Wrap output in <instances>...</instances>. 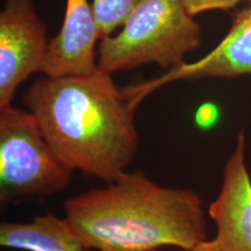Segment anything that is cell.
I'll use <instances>...</instances> for the list:
<instances>
[{
  "instance_id": "obj_1",
  "label": "cell",
  "mask_w": 251,
  "mask_h": 251,
  "mask_svg": "<svg viewBox=\"0 0 251 251\" xmlns=\"http://www.w3.org/2000/svg\"><path fill=\"white\" fill-rule=\"evenodd\" d=\"M54 152L72 171L118 179L139 151L135 108L112 75L42 77L23 97Z\"/></svg>"
},
{
  "instance_id": "obj_2",
  "label": "cell",
  "mask_w": 251,
  "mask_h": 251,
  "mask_svg": "<svg viewBox=\"0 0 251 251\" xmlns=\"http://www.w3.org/2000/svg\"><path fill=\"white\" fill-rule=\"evenodd\" d=\"M64 219L89 249L190 250L207 241L206 212L193 190L161 186L141 171L64 202Z\"/></svg>"
},
{
  "instance_id": "obj_3",
  "label": "cell",
  "mask_w": 251,
  "mask_h": 251,
  "mask_svg": "<svg viewBox=\"0 0 251 251\" xmlns=\"http://www.w3.org/2000/svg\"><path fill=\"white\" fill-rule=\"evenodd\" d=\"M200 43L201 26L180 0H143L117 35L99 41L97 68L109 75L150 63L175 69Z\"/></svg>"
},
{
  "instance_id": "obj_4",
  "label": "cell",
  "mask_w": 251,
  "mask_h": 251,
  "mask_svg": "<svg viewBox=\"0 0 251 251\" xmlns=\"http://www.w3.org/2000/svg\"><path fill=\"white\" fill-rule=\"evenodd\" d=\"M72 172L29 111L13 106L0 109V201L54 196L68 186Z\"/></svg>"
},
{
  "instance_id": "obj_5",
  "label": "cell",
  "mask_w": 251,
  "mask_h": 251,
  "mask_svg": "<svg viewBox=\"0 0 251 251\" xmlns=\"http://www.w3.org/2000/svg\"><path fill=\"white\" fill-rule=\"evenodd\" d=\"M48 46L33 0H6L0 12V109L12 106L18 87L41 72Z\"/></svg>"
},
{
  "instance_id": "obj_6",
  "label": "cell",
  "mask_w": 251,
  "mask_h": 251,
  "mask_svg": "<svg viewBox=\"0 0 251 251\" xmlns=\"http://www.w3.org/2000/svg\"><path fill=\"white\" fill-rule=\"evenodd\" d=\"M251 75V0L234 15L228 34L211 52L199 61L171 69L164 76L125 89L131 103H139L164 84L179 79L235 78Z\"/></svg>"
},
{
  "instance_id": "obj_7",
  "label": "cell",
  "mask_w": 251,
  "mask_h": 251,
  "mask_svg": "<svg viewBox=\"0 0 251 251\" xmlns=\"http://www.w3.org/2000/svg\"><path fill=\"white\" fill-rule=\"evenodd\" d=\"M222 177L221 190L208 207L216 228L212 241L216 251H251V177L243 131L238 134Z\"/></svg>"
},
{
  "instance_id": "obj_8",
  "label": "cell",
  "mask_w": 251,
  "mask_h": 251,
  "mask_svg": "<svg viewBox=\"0 0 251 251\" xmlns=\"http://www.w3.org/2000/svg\"><path fill=\"white\" fill-rule=\"evenodd\" d=\"M100 34L89 0H67L64 20L57 35L49 40L41 72L47 77L89 75L97 70Z\"/></svg>"
},
{
  "instance_id": "obj_9",
  "label": "cell",
  "mask_w": 251,
  "mask_h": 251,
  "mask_svg": "<svg viewBox=\"0 0 251 251\" xmlns=\"http://www.w3.org/2000/svg\"><path fill=\"white\" fill-rule=\"evenodd\" d=\"M0 246L23 251H90L64 218L35 216L30 222H2Z\"/></svg>"
},
{
  "instance_id": "obj_10",
  "label": "cell",
  "mask_w": 251,
  "mask_h": 251,
  "mask_svg": "<svg viewBox=\"0 0 251 251\" xmlns=\"http://www.w3.org/2000/svg\"><path fill=\"white\" fill-rule=\"evenodd\" d=\"M143 0H92L94 18L100 40L121 28L128 17Z\"/></svg>"
},
{
  "instance_id": "obj_11",
  "label": "cell",
  "mask_w": 251,
  "mask_h": 251,
  "mask_svg": "<svg viewBox=\"0 0 251 251\" xmlns=\"http://www.w3.org/2000/svg\"><path fill=\"white\" fill-rule=\"evenodd\" d=\"M191 14L196 15L208 11H228L247 0H180Z\"/></svg>"
},
{
  "instance_id": "obj_12",
  "label": "cell",
  "mask_w": 251,
  "mask_h": 251,
  "mask_svg": "<svg viewBox=\"0 0 251 251\" xmlns=\"http://www.w3.org/2000/svg\"><path fill=\"white\" fill-rule=\"evenodd\" d=\"M215 119H216V111L212 107L211 105L203 106L202 108L199 109V112H198L197 114L198 124L202 126V127H208L213 121H215Z\"/></svg>"
},
{
  "instance_id": "obj_13",
  "label": "cell",
  "mask_w": 251,
  "mask_h": 251,
  "mask_svg": "<svg viewBox=\"0 0 251 251\" xmlns=\"http://www.w3.org/2000/svg\"><path fill=\"white\" fill-rule=\"evenodd\" d=\"M155 251H158V250H155ZM181 251H216V249L214 247V243H213V241L207 240V241H205V242L200 243L199 246L193 248V249L181 250Z\"/></svg>"
}]
</instances>
